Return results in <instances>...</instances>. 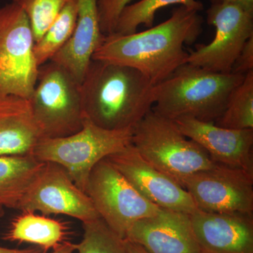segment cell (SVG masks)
Segmentation results:
<instances>
[{
	"mask_svg": "<svg viewBox=\"0 0 253 253\" xmlns=\"http://www.w3.org/2000/svg\"><path fill=\"white\" fill-rule=\"evenodd\" d=\"M203 23L199 11L180 6L166 21L146 31L105 36L92 59L135 68L156 85L187 63L184 44L197 40Z\"/></svg>",
	"mask_w": 253,
	"mask_h": 253,
	"instance_id": "6da1fadb",
	"label": "cell"
},
{
	"mask_svg": "<svg viewBox=\"0 0 253 253\" xmlns=\"http://www.w3.org/2000/svg\"><path fill=\"white\" fill-rule=\"evenodd\" d=\"M154 86L135 68L91 59L81 84L83 113L104 129L134 128L152 110Z\"/></svg>",
	"mask_w": 253,
	"mask_h": 253,
	"instance_id": "7a4b0ae2",
	"label": "cell"
},
{
	"mask_svg": "<svg viewBox=\"0 0 253 253\" xmlns=\"http://www.w3.org/2000/svg\"><path fill=\"white\" fill-rule=\"evenodd\" d=\"M245 76L212 72L186 63L155 85L152 111L172 121L190 117L215 123Z\"/></svg>",
	"mask_w": 253,
	"mask_h": 253,
	"instance_id": "3957f363",
	"label": "cell"
},
{
	"mask_svg": "<svg viewBox=\"0 0 253 253\" xmlns=\"http://www.w3.org/2000/svg\"><path fill=\"white\" fill-rule=\"evenodd\" d=\"M131 144L145 161L181 186L188 176L217 166L201 146L181 132L174 121L152 110L133 128Z\"/></svg>",
	"mask_w": 253,
	"mask_h": 253,
	"instance_id": "277c9868",
	"label": "cell"
},
{
	"mask_svg": "<svg viewBox=\"0 0 253 253\" xmlns=\"http://www.w3.org/2000/svg\"><path fill=\"white\" fill-rule=\"evenodd\" d=\"M132 134L133 128L109 130L84 116L81 130L63 137L42 138L33 155L42 162L62 166L75 184L84 191L93 168L130 145Z\"/></svg>",
	"mask_w": 253,
	"mask_h": 253,
	"instance_id": "5b68a950",
	"label": "cell"
},
{
	"mask_svg": "<svg viewBox=\"0 0 253 253\" xmlns=\"http://www.w3.org/2000/svg\"><path fill=\"white\" fill-rule=\"evenodd\" d=\"M81 83L52 61L40 66L29 99L42 138L72 135L83 126Z\"/></svg>",
	"mask_w": 253,
	"mask_h": 253,
	"instance_id": "8992f818",
	"label": "cell"
},
{
	"mask_svg": "<svg viewBox=\"0 0 253 253\" xmlns=\"http://www.w3.org/2000/svg\"><path fill=\"white\" fill-rule=\"evenodd\" d=\"M34 44L31 23L23 9L13 2L0 6V93L31 97L39 69Z\"/></svg>",
	"mask_w": 253,
	"mask_h": 253,
	"instance_id": "52a82bcc",
	"label": "cell"
},
{
	"mask_svg": "<svg viewBox=\"0 0 253 253\" xmlns=\"http://www.w3.org/2000/svg\"><path fill=\"white\" fill-rule=\"evenodd\" d=\"M84 192L100 217L123 239L136 221L161 209L143 197L107 158L91 169Z\"/></svg>",
	"mask_w": 253,
	"mask_h": 253,
	"instance_id": "ba28073f",
	"label": "cell"
},
{
	"mask_svg": "<svg viewBox=\"0 0 253 253\" xmlns=\"http://www.w3.org/2000/svg\"><path fill=\"white\" fill-rule=\"evenodd\" d=\"M207 21L215 28V36L209 44L189 53L187 63L212 72L231 73L245 44L253 36V11L231 3L211 4Z\"/></svg>",
	"mask_w": 253,
	"mask_h": 253,
	"instance_id": "9c48e42d",
	"label": "cell"
},
{
	"mask_svg": "<svg viewBox=\"0 0 253 253\" xmlns=\"http://www.w3.org/2000/svg\"><path fill=\"white\" fill-rule=\"evenodd\" d=\"M16 210L44 215L63 214L83 223L101 218L89 196L75 184L67 171L49 162L44 163Z\"/></svg>",
	"mask_w": 253,
	"mask_h": 253,
	"instance_id": "30bf717a",
	"label": "cell"
},
{
	"mask_svg": "<svg viewBox=\"0 0 253 253\" xmlns=\"http://www.w3.org/2000/svg\"><path fill=\"white\" fill-rule=\"evenodd\" d=\"M182 186L196 208L210 212H253V175L217 165L186 177Z\"/></svg>",
	"mask_w": 253,
	"mask_h": 253,
	"instance_id": "8fae6325",
	"label": "cell"
},
{
	"mask_svg": "<svg viewBox=\"0 0 253 253\" xmlns=\"http://www.w3.org/2000/svg\"><path fill=\"white\" fill-rule=\"evenodd\" d=\"M106 158L143 197L158 207L189 214L197 209L189 192L145 161L132 144Z\"/></svg>",
	"mask_w": 253,
	"mask_h": 253,
	"instance_id": "7c38bea8",
	"label": "cell"
},
{
	"mask_svg": "<svg viewBox=\"0 0 253 253\" xmlns=\"http://www.w3.org/2000/svg\"><path fill=\"white\" fill-rule=\"evenodd\" d=\"M173 121L184 136L207 152L213 162L253 175V129H227L190 117Z\"/></svg>",
	"mask_w": 253,
	"mask_h": 253,
	"instance_id": "4fadbf2b",
	"label": "cell"
},
{
	"mask_svg": "<svg viewBox=\"0 0 253 253\" xmlns=\"http://www.w3.org/2000/svg\"><path fill=\"white\" fill-rule=\"evenodd\" d=\"M125 240L149 253H202L190 214L162 208L154 215L134 223Z\"/></svg>",
	"mask_w": 253,
	"mask_h": 253,
	"instance_id": "5bb4252c",
	"label": "cell"
},
{
	"mask_svg": "<svg viewBox=\"0 0 253 253\" xmlns=\"http://www.w3.org/2000/svg\"><path fill=\"white\" fill-rule=\"evenodd\" d=\"M190 217L202 253H253V214L196 209Z\"/></svg>",
	"mask_w": 253,
	"mask_h": 253,
	"instance_id": "9a60e30c",
	"label": "cell"
},
{
	"mask_svg": "<svg viewBox=\"0 0 253 253\" xmlns=\"http://www.w3.org/2000/svg\"><path fill=\"white\" fill-rule=\"evenodd\" d=\"M104 37L100 29L96 0H78L77 22L72 36L51 61L62 66L81 84Z\"/></svg>",
	"mask_w": 253,
	"mask_h": 253,
	"instance_id": "2e32d148",
	"label": "cell"
},
{
	"mask_svg": "<svg viewBox=\"0 0 253 253\" xmlns=\"http://www.w3.org/2000/svg\"><path fill=\"white\" fill-rule=\"evenodd\" d=\"M42 138L29 99L0 93V156L33 154Z\"/></svg>",
	"mask_w": 253,
	"mask_h": 253,
	"instance_id": "e0dca14e",
	"label": "cell"
},
{
	"mask_svg": "<svg viewBox=\"0 0 253 253\" xmlns=\"http://www.w3.org/2000/svg\"><path fill=\"white\" fill-rule=\"evenodd\" d=\"M66 232V226L61 221L36 212H21L11 221L4 239L36 245L46 253L65 242Z\"/></svg>",
	"mask_w": 253,
	"mask_h": 253,
	"instance_id": "ac0fdd59",
	"label": "cell"
},
{
	"mask_svg": "<svg viewBox=\"0 0 253 253\" xmlns=\"http://www.w3.org/2000/svg\"><path fill=\"white\" fill-rule=\"evenodd\" d=\"M44 163L33 154L0 156V207L16 209Z\"/></svg>",
	"mask_w": 253,
	"mask_h": 253,
	"instance_id": "d6986e66",
	"label": "cell"
},
{
	"mask_svg": "<svg viewBox=\"0 0 253 253\" xmlns=\"http://www.w3.org/2000/svg\"><path fill=\"white\" fill-rule=\"evenodd\" d=\"M78 0H69L41 39L35 42V59L38 66L51 61L72 36L78 18Z\"/></svg>",
	"mask_w": 253,
	"mask_h": 253,
	"instance_id": "ffe728a7",
	"label": "cell"
},
{
	"mask_svg": "<svg viewBox=\"0 0 253 253\" xmlns=\"http://www.w3.org/2000/svg\"><path fill=\"white\" fill-rule=\"evenodd\" d=\"M172 4H181L199 12L204 9V4L197 0H140L123 9L113 34H133L141 25L153 27L158 10Z\"/></svg>",
	"mask_w": 253,
	"mask_h": 253,
	"instance_id": "44dd1931",
	"label": "cell"
},
{
	"mask_svg": "<svg viewBox=\"0 0 253 253\" xmlns=\"http://www.w3.org/2000/svg\"><path fill=\"white\" fill-rule=\"evenodd\" d=\"M233 129H253V71L233 90L220 118L214 123Z\"/></svg>",
	"mask_w": 253,
	"mask_h": 253,
	"instance_id": "7402d4cb",
	"label": "cell"
},
{
	"mask_svg": "<svg viewBox=\"0 0 253 253\" xmlns=\"http://www.w3.org/2000/svg\"><path fill=\"white\" fill-rule=\"evenodd\" d=\"M83 239L76 244L77 253H127L125 239L110 229L101 218L83 223Z\"/></svg>",
	"mask_w": 253,
	"mask_h": 253,
	"instance_id": "603a6c76",
	"label": "cell"
},
{
	"mask_svg": "<svg viewBox=\"0 0 253 253\" xmlns=\"http://www.w3.org/2000/svg\"><path fill=\"white\" fill-rule=\"evenodd\" d=\"M23 9L31 23L35 42L39 41L69 0H11Z\"/></svg>",
	"mask_w": 253,
	"mask_h": 253,
	"instance_id": "cb8c5ba5",
	"label": "cell"
},
{
	"mask_svg": "<svg viewBox=\"0 0 253 253\" xmlns=\"http://www.w3.org/2000/svg\"><path fill=\"white\" fill-rule=\"evenodd\" d=\"M132 0H96L100 29L105 36L113 34L123 9Z\"/></svg>",
	"mask_w": 253,
	"mask_h": 253,
	"instance_id": "d4e9b609",
	"label": "cell"
},
{
	"mask_svg": "<svg viewBox=\"0 0 253 253\" xmlns=\"http://www.w3.org/2000/svg\"><path fill=\"white\" fill-rule=\"evenodd\" d=\"M251 71H253V36L245 44L233 66L231 73L246 75Z\"/></svg>",
	"mask_w": 253,
	"mask_h": 253,
	"instance_id": "484cf974",
	"label": "cell"
},
{
	"mask_svg": "<svg viewBox=\"0 0 253 253\" xmlns=\"http://www.w3.org/2000/svg\"><path fill=\"white\" fill-rule=\"evenodd\" d=\"M211 4L231 3L243 6L245 9L253 11V0H210Z\"/></svg>",
	"mask_w": 253,
	"mask_h": 253,
	"instance_id": "4316f807",
	"label": "cell"
},
{
	"mask_svg": "<svg viewBox=\"0 0 253 253\" xmlns=\"http://www.w3.org/2000/svg\"><path fill=\"white\" fill-rule=\"evenodd\" d=\"M42 250L40 248H30L25 249H12L0 247V253H42Z\"/></svg>",
	"mask_w": 253,
	"mask_h": 253,
	"instance_id": "83f0119b",
	"label": "cell"
},
{
	"mask_svg": "<svg viewBox=\"0 0 253 253\" xmlns=\"http://www.w3.org/2000/svg\"><path fill=\"white\" fill-rule=\"evenodd\" d=\"M75 252H76V244L64 242L59 247L52 250L50 253H74Z\"/></svg>",
	"mask_w": 253,
	"mask_h": 253,
	"instance_id": "f1b7e54d",
	"label": "cell"
},
{
	"mask_svg": "<svg viewBox=\"0 0 253 253\" xmlns=\"http://www.w3.org/2000/svg\"><path fill=\"white\" fill-rule=\"evenodd\" d=\"M125 243H126V247L127 253H149L138 244L126 241V240H125Z\"/></svg>",
	"mask_w": 253,
	"mask_h": 253,
	"instance_id": "f546056e",
	"label": "cell"
},
{
	"mask_svg": "<svg viewBox=\"0 0 253 253\" xmlns=\"http://www.w3.org/2000/svg\"><path fill=\"white\" fill-rule=\"evenodd\" d=\"M4 214V208L0 207V218L3 217Z\"/></svg>",
	"mask_w": 253,
	"mask_h": 253,
	"instance_id": "4dcf8cb0",
	"label": "cell"
},
{
	"mask_svg": "<svg viewBox=\"0 0 253 253\" xmlns=\"http://www.w3.org/2000/svg\"></svg>",
	"mask_w": 253,
	"mask_h": 253,
	"instance_id": "1f68e13d",
	"label": "cell"
}]
</instances>
